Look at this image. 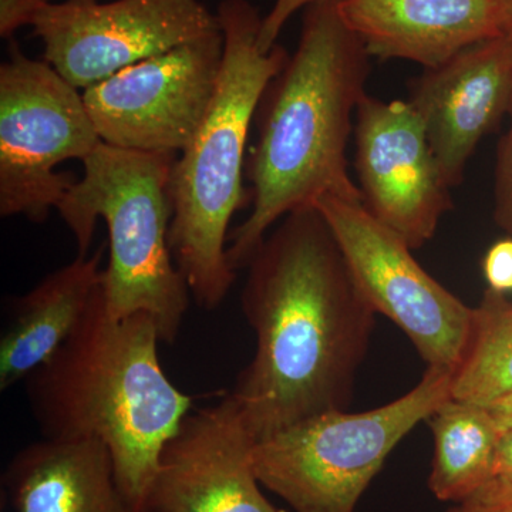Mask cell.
Listing matches in <instances>:
<instances>
[{"instance_id": "obj_1", "label": "cell", "mask_w": 512, "mask_h": 512, "mask_svg": "<svg viewBox=\"0 0 512 512\" xmlns=\"http://www.w3.org/2000/svg\"><path fill=\"white\" fill-rule=\"evenodd\" d=\"M247 268L241 305L255 352L228 396L249 433L258 441L348 409L377 313L322 212H289Z\"/></svg>"}, {"instance_id": "obj_2", "label": "cell", "mask_w": 512, "mask_h": 512, "mask_svg": "<svg viewBox=\"0 0 512 512\" xmlns=\"http://www.w3.org/2000/svg\"><path fill=\"white\" fill-rule=\"evenodd\" d=\"M370 57L340 12V0L303 10L295 53L266 87L245 165L252 207L229 234L228 261L247 268L268 232L289 212L322 197L363 202L348 170L349 138L366 97Z\"/></svg>"}, {"instance_id": "obj_3", "label": "cell", "mask_w": 512, "mask_h": 512, "mask_svg": "<svg viewBox=\"0 0 512 512\" xmlns=\"http://www.w3.org/2000/svg\"><path fill=\"white\" fill-rule=\"evenodd\" d=\"M160 342L144 313L111 318L101 285L70 338L25 380L43 439L101 441L134 512H148L161 451L192 407L161 367Z\"/></svg>"}, {"instance_id": "obj_4", "label": "cell", "mask_w": 512, "mask_h": 512, "mask_svg": "<svg viewBox=\"0 0 512 512\" xmlns=\"http://www.w3.org/2000/svg\"><path fill=\"white\" fill-rule=\"evenodd\" d=\"M224 59L214 99L170 177V247L194 301L214 311L237 279L228 261L229 224L252 204L244 185L249 130L266 87L289 59L284 46L262 52V16L248 0L217 8Z\"/></svg>"}, {"instance_id": "obj_5", "label": "cell", "mask_w": 512, "mask_h": 512, "mask_svg": "<svg viewBox=\"0 0 512 512\" xmlns=\"http://www.w3.org/2000/svg\"><path fill=\"white\" fill-rule=\"evenodd\" d=\"M178 154L101 143L82 161L83 178L57 211L87 255L97 220L109 229L103 296L111 318L144 313L161 342L174 343L190 306V289L170 247V177Z\"/></svg>"}, {"instance_id": "obj_6", "label": "cell", "mask_w": 512, "mask_h": 512, "mask_svg": "<svg viewBox=\"0 0 512 512\" xmlns=\"http://www.w3.org/2000/svg\"><path fill=\"white\" fill-rule=\"evenodd\" d=\"M451 376L427 366L420 383L389 404L319 414L256 441L259 483L295 512H355L394 447L451 399Z\"/></svg>"}, {"instance_id": "obj_7", "label": "cell", "mask_w": 512, "mask_h": 512, "mask_svg": "<svg viewBox=\"0 0 512 512\" xmlns=\"http://www.w3.org/2000/svg\"><path fill=\"white\" fill-rule=\"evenodd\" d=\"M101 143L83 93L10 43L0 66V215L42 224L77 181L57 165Z\"/></svg>"}, {"instance_id": "obj_8", "label": "cell", "mask_w": 512, "mask_h": 512, "mask_svg": "<svg viewBox=\"0 0 512 512\" xmlns=\"http://www.w3.org/2000/svg\"><path fill=\"white\" fill-rule=\"evenodd\" d=\"M326 218L360 291L396 323L427 366L454 372L466 346L473 308L424 271L402 237L363 202L322 197Z\"/></svg>"}, {"instance_id": "obj_9", "label": "cell", "mask_w": 512, "mask_h": 512, "mask_svg": "<svg viewBox=\"0 0 512 512\" xmlns=\"http://www.w3.org/2000/svg\"><path fill=\"white\" fill-rule=\"evenodd\" d=\"M222 59L220 29L84 90L101 141L128 150L180 154L214 99Z\"/></svg>"}, {"instance_id": "obj_10", "label": "cell", "mask_w": 512, "mask_h": 512, "mask_svg": "<svg viewBox=\"0 0 512 512\" xmlns=\"http://www.w3.org/2000/svg\"><path fill=\"white\" fill-rule=\"evenodd\" d=\"M45 60L76 89L220 30L201 0H64L33 22Z\"/></svg>"}, {"instance_id": "obj_11", "label": "cell", "mask_w": 512, "mask_h": 512, "mask_svg": "<svg viewBox=\"0 0 512 512\" xmlns=\"http://www.w3.org/2000/svg\"><path fill=\"white\" fill-rule=\"evenodd\" d=\"M357 187L367 211L413 249L433 239L453 210L419 114L409 101L366 94L355 120Z\"/></svg>"}, {"instance_id": "obj_12", "label": "cell", "mask_w": 512, "mask_h": 512, "mask_svg": "<svg viewBox=\"0 0 512 512\" xmlns=\"http://www.w3.org/2000/svg\"><path fill=\"white\" fill-rule=\"evenodd\" d=\"M255 443L228 394L194 410L161 451L148 512H285L262 493Z\"/></svg>"}, {"instance_id": "obj_13", "label": "cell", "mask_w": 512, "mask_h": 512, "mask_svg": "<svg viewBox=\"0 0 512 512\" xmlns=\"http://www.w3.org/2000/svg\"><path fill=\"white\" fill-rule=\"evenodd\" d=\"M407 101L419 114L447 184L457 187L478 144L510 113L512 43L495 37L424 69Z\"/></svg>"}, {"instance_id": "obj_14", "label": "cell", "mask_w": 512, "mask_h": 512, "mask_svg": "<svg viewBox=\"0 0 512 512\" xmlns=\"http://www.w3.org/2000/svg\"><path fill=\"white\" fill-rule=\"evenodd\" d=\"M370 57L433 69L504 35L503 0H340Z\"/></svg>"}, {"instance_id": "obj_15", "label": "cell", "mask_w": 512, "mask_h": 512, "mask_svg": "<svg viewBox=\"0 0 512 512\" xmlns=\"http://www.w3.org/2000/svg\"><path fill=\"white\" fill-rule=\"evenodd\" d=\"M3 485L15 512H134L99 440L42 437L13 456Z\"/></svg>"}, {"instance_id": "obj_16", "label": "cell", "mask_w": 512, "mask_h": 512, "mask_svg": "<svg viewBox=\"0 0 512 512\" xmlns=\"http://www.w3.org/2000/svg\"><path fill=\"white\" fill-rule=\"evenodd\" d=\"M104 245L77 255L43 278L9 308L0 338V390L28 379L72 335L103 285Z\"/></svg>"}, {"instance_id": "obj_17", "label": "cell", "mask_w": 512, "mask_h": 512, "mask_svg": "<svg viewBox=\"0 0 512 512\" xmlns=\"http://www.w3.org/2000/svg\"><path fill=\"white\" fill-rule=\"evenodd\" d=\"M427 423L434 437L430 491L444 503H460L493 478L500 427L485 407L453 399Z\"/></svg>"}, {"instance_id": "obj_18", "label": "cell", "mask_w": 512, "mask_h": 512, "mask_svg": "<svg viewBox=\"0 0 512 512\" xmlns=\"http://www.w3.org/2000/svg\"><path fill=\"white\" fill-rule=\"evenodd\" d=\"M512 393V303L488 288L473 308L470 332L451 376V399L493 406Z\"/></svg>"}, {"instance_id": "obj_19", "label": "cell", "mask_w": 512, "mask_h": 512, "mask_svg": "<svg viewBox=\"0 0 512 512\" xmlns=\"http://www.w3.org/2000/svg\"><path fill=\"white\" fill-rule=\"evenodd\" d=\"M510 126L498 143L494 171V220L512 238V104Z\"/></svg>"}, {"instance_id": "obj_20", "label": "cell", "mask_w": 512, "mask_h": 512, "mask_svg": "<svg viewBox=\"0 0 512 512\" xmlns=\"http://www.w3.org/2000/svg\"><path fill=\"white\" fill-rule=\"evenodd\" d=\"M446 512H512V483L491 478L466 500L451 504Z\"/></svg>"}, {"instance_id": "obj_21", "label": "cell", "mask_w": 512, "mask_h": 512, "mask_svg": "<svg viewBox=\"0 0 512 512\" xmlns=\"http://www.w3.org/2000/svg\"><path fill=\"white\" fill-rule=\"evenodd\" d=\"M318 2L323 0H275L268 15L262 19L258 36L259 49L266 53L278 45L279 36L292 16Z\"/></svg>"}, {"instance_id": "obj_22", "label": "cell", "mask_w": 512, "mask_h": 512, "mask_svg": "<svg viewBox=\"0 0 512 512\" xmlns=\"http://www.w3.org/2000/svg\"><path fill=\"white\" fill-rule=\"evenodd\" d=\"M52 0H0V36L10 40L23 26H32Z\"/></svg>"}, {"instance_id": "obj_23", "label": "cell", "mask_w": 512, "mask_h": 512, "mask_svg": "<svg viewBox=\"0 0 512 512\" xmlns=\"http://www.w3.org/2000/svg\"><path fill=\"white\" fill-rule=\"evenodd\" d=\"M485 279L488 288L497 292L512 289V238L498 241L488 249L483 262Z\"/></svg>"}, {"instance_id": "obj_24", "label": "cell", "mask_w": 512, "mask_h": 512, "mask_svg": "<svg viewBox=\"0 0 512 512\" xmlns=\"http://www.w3.org/2000/svg\"><path fill=\"white\" fill-rule=\"evenodd\" d=\"M493 478L512 483V426L501 431L495 448Z\"/></svg>"}, {"instance_id": "obj_25", "label": "cell", "mask_w": 512, "mask_h": 512, "mask_svg": "<svg viewBox=\"0 0 512 512\" xmlns=\"http://www.w3.org/2000/svg\"><path fill=\"white\" fill-rule=\"evenodd\" d=\"M490 413L493 414L495 423L503 431L512 426V393L508 394L504 399L498 400L493 406L488 407Z\"/></svg>"}, {"instance_id": "obj_26", "label": "cell", "mask_w": 512, "mask_h": 512, "mask_svg": "<svg viewBox=\"0 0 512 512\" xmlns=\"http://www.w3.org/2000/svg\"><path fill=\"white\" fill-rule=\"evenodd\" d=\"M504 36L512 43V0H503Z\"/></svg>"}]
</instances>
